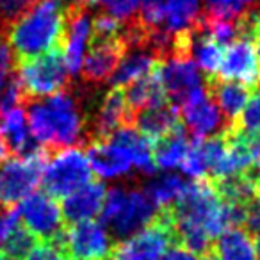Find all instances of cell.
I'll list each match as a JSON object with an SVG mask.
<instances>
[{"label": "cell", "mask_w": 260, "mask_h": 260, "mask_svg": "<svg viewBox=\"0 0 260 260\" xmlns=\"http://www.w3.org/2000/svg\"><path fill=\"white\" fill-rule=\"evenodd\" d=\"M182 125L191 132L194 139L216 138L223 134V130L226 128V121L219 107L207 93V89L182 105Z\"/></svg>", "instance_id": "9a60e30c"}, {"label": "cell", "mask_w": 260, "mask_h": 260, "mask_svg": "<svg viewBox=\"0 0 260 260\" xmlns=\"http://www.w3.org/2000/svg\"><path fill=\"white\" fill-rule=\"evenodd\" d=\"M237 34L239 38H246L251 41L260 62V9H255L237 20Z\"/></svg>", "instance_id": "1f68e13d"}, {"label": "cell", "mask_w": 260, "mask_h": 260, "mask_svg": "<svg viewBox=\"0 0 260 260\" xmlns=\"http://www.w3.org/2000/svg\"><path fill=\"white\" fill-rule=\"evenodd\" d=\"M180 126L182 119L180 114H178V109L175 105H171L170 102H164L160 105L138 112L134 118L132 128H138L139 134L145 136L153 145L155 141L166 138L168 134L175 132Z\"/></svg>", "instance_id": "e0dca14e"}, {"label": "cell", "mask_w": 260, "mask_h": 260, "mask_svg": "<svg viewBox=\"0 0 260 260\" xmlns=\"http://www.w3.org/2000/svg\"><path fill=\"white\" fill-rule=\"evenodd\" d=\"M200 16V0H164L162 29L177 34L192 27Z\"/></svg>", "instance_id": "cb8c5ba5"}, {"label": "cell", "mask_w": 260, "mask_h": 260, "mask_svg": "<svg viewBox=\"0 0 260 260\" xmlns=\"http://www.w3.org/2000/svg\"><path fill=\"white\" fill-rule=\"evenodd\" d=\"M102 9L105 15L112 16L114 20H118L121 25L134 22L139 16V4L141 0H102Z\"/></svg>", "instance_id": "4dcf8cb0"}, {"label": "cell", "mask_w": 260, "mask_h": 260, "mask_svg": "<svg viewBox=\"0 0 260 260\" xmlns=\"http://www.w3.org/2000/svg\"><path fill=\"white\" fill-rule=\"evenodd\" d=\"M160 68L150 72L148 75L141 77L136 82H132L130 86L123 87L125 91V98L126 104L130 107V112H132V118H136V114L145 109L155 107V105H160L164 102H168L166 94H164L162 89V82H160ZM134 125V123H132Z\"/></svg>", "instance_id": "44dd1931"}, {"label": "cell", "mask_w": 260, "mask_h": 260, "mask_svg": "<svg viewBox=\"0 0 260 260\" xmlns=\"http://www.w3.org/2000/svg\"><path fill=\"white\" fill-rule=\"evenodd\" d=\"M18 212L20 223L25 230L36 239V242H59L66 230L64 217L57 200L48 196L47 192L38 191L29 194Z\"/></svg>", "instance_id": "ba28073f"}, {"label": "cell", "mask_w": 260, "mask_h": 260, "mask_svg": "<svg viewBox=\"0 0 260 260\" xmlns=\"http://www.w3.org/2000/svg\"><path fill=\"white\" fill-rule=\"evenodd\" d=\"M185 187H187V182L182 177H178V175H164V177L150 182L146 185L145 192L153 202V205L157 207V210H160L171 209L180 200V196L184 194Z\"/></svg>", "instance_id": "d4e9b609"}, {"label": "cell", "mask_w": 260, "mask_h": 260, "mask_svg": "<svg viewBox=\"0 0 260 260\" xmlns=\"http://www.w3.org/2000/svg\"><path fill=\"white\" fill-rule=\"evenodd\" d=\"M91 34V13L87 6L66 4L64 38H62V52L70 75H79L86 57V43Z\"/></svg>", "instance_id": "4fadbf2b"}, {"label": "cell", "mask_w": 260, "mask_h": 260, "mask_svg": "<svg viewBox=\"0 0 260 260\" xmlns=\"http://www.w3.org/2000/svg\"><path fill=\"white\" fill-rule=\"evenodd\" d=\"M173 244L170 209L157 210L153 221L143 232L112 246L111 260H159Z\"/></svg>", "instance_id": "52a82bcc"}, {"label": "cell", "mask_w": 260, "mask_h": 260, "mask_svg": "<svg viewBox=\"0 0 260 260\" xmlns=\"http://www.w3.org/2000/svg\"><path fill=\"white\" fill-rule=\"evenodd\" d=\"M203 84H205L207 93L212 96V100L219 107L221 114H223L224 121H226V128L232 126L235 123V119L239 118L241 111L244 109L246 102H248L249 89L239 82L223 80L217 79V77H209Z\"/></svg>", "instance_id": "ac0fdd59"}, {"label": "cell", "mask_w": 260, "mask_h": 260, "mask_svg": "<svg viewBox=\"0 0 260 260\" xmlns=\"http://www.w3.org/2000/svg\"><path fill=\"white\" fill-rule=\"evenodd\" d=\"M105 141V139H104ZM107 141L114 143L116 146L123 150L132 160V166L138 168L141 173L153 175L157 171V166L153 162V152H152V143L141 136L136 128L126 126V128L116 130L114 134L107 138Z\"/></svg>", "instance_id": "ffe728a7"}, {"label": "cell", "mask_w": 260, "mask_h": 260, "mask_svg": "<svg viewBox=\"0 0 260 260\" xmlns=\"http://www.w3.org/2000/svg\"><path fill=\"white\" fill-rule=\"evenodd\" d=\"M11 155L8 150V146H6L4 139H2V136H0V162H4V160H8V157Z\"/></svg>", "instance_id": "74e56055"}, {"label": "cell", "mask_w": 260, "mask_h": 260, "mask_svg": "<svg viewBox=\"0 0 260 260\" xmlns=\"http://www.w3.org/2000/svg\"><path fill=\"white\" fill-rule=\"evenodd\" d=\"M145 4H159V2H162V0H143Z\"/></svg>", "instance_id": "60d3db41"}, {"label": "cell", "mask_w": 260, "mask_h": 260, "mask_svg": "<svg viewBox=\"0 0 260 260\" xmlns=\"http://www.w3.org/2000/svg\"><path fill=\"white\" fill-rule=\"evenodd\" d=\"M15 68H16V61L11 54V48L8 47V40L0 38V94L4 91L8 80L11 79Z\"/></svg>", "instance_id": "836d02e7"}, {"label": "cell", "mask_w": 260, "mask_h": 260, "mask_svg": "<svg viewBox=\"0 0 260 260\" xmlns=\"http://www.w3.org/2000/svg\"><path fill=\"white\" fill-rule=\"evenodd\" d=\"M36 239L25 230L22 223L18 219V212H16L15 219L11 221L8 232L4 235V241H2V253L0 255L8 256L11 260H25L27 255L30 253V249L36 246Z\"/></svg>", "instance_id": "484cf974"}, {"label": "cell", "mask_w": 260, "mask_h": 260, "mask_svg": "<svg viewBox=\"0 0 260 260\" xmlns=\"http://www.w3.org/2000/svg\"><path fill=\"white\" fill-rule=\"evenodd\" d=\"M189 145H191V139H189L187 130L184 128V125L175 130V132H171V134H168L166 138L153 143L152 152L157 170L159 168L170 170V168L180 166L189 150Z\"/></svg>", "instance_id": "603a6c76"}, {"label": "cell", "mask_w": 260, "mask_h": 260, "mask_svg": "<svg viewBox=\"0 0 260 260\" xmlns=\"http://www.w3.org/2000/svg\"><path fill=\"white\" fill-rule=\"evenodd\" d=\"M182 171L192 178H207L209 177V157L205 150V139H191V145L180 164Z\"/></svg>", "instance_id": "f1b7e54d"}, {"label": "cell", "mask_w": 260, "mask_h": 260, "mask_svg": "<svg viewBox=\"0 0 260 260\" xmlns=\"http://www.w3.org/2000/svg\"><path fill=\"white\" fill-rule=\"evenodd\" d=\"M0 260H11V258H8V256H4V255H0Z\"/></svg>", "instance_id": "b9f144b4"}, {"label": "cell", "mask_w": 260, "mask_h": 260, "mask_svg": "<svg viewBox=\"0 0 260 260\" xmlns=\"http://www.w3.org/2000/svg\"><path fill=\"white\" fill-rule=\"evenodd\" d=\"M20 87L23 93V104L57 94L70 86V72L66 68L62 50L18 62Z\"/></svg>", "instance_id": "277c9868"}, {"label": "cell", "mask_w": 260, "mask_h": 260, "mask_svg": "<svg viewBox=\"0 0 260 260\" xmlns=\"http://www.w3.org/2000/svg\"><path fill=\"white\" fill-rule=\"evenodd\" d=\"M40 0H0V38L8 34Z\"/></svg>", "instance_id": "f546056e"}, {"label": "cell", "mask_w": 260, "mask_h": 260, "mask_svg": "<svg viewBox=\"0 0 260 260\" xmlns=\"http://www.w3.org/2000/svg\"><path fill=\"white\" fill-rule=\"evenodd\" d=\"M249 177H251L253 187H255V196H256V200H260V168L253 170L251 173H249Z\"/></svg>", "instance_id": "8d00e7d4"}, {"label": "cell", "mask_w": 260, "mask_h": 260, "mask_svg": "<svg viewBox=\"0 0 260 260\" xmlns=\"http://www.w3.org/2000/svg\"><path fill=\"white\" fill-rule=\"evenodd\" d=\"M66 4L61 0H40L8 34L16 64L40 55L62 50Z\"/></svg>", "instance_id": "7a4b0ae2"}, {"label": "cell", "mask_w": 260, "mask_h": 260, "mask_svg": "<svg viewBox=\"0 0 260 260\" xmlns=\"http://www.w3.org/2000/svg\"><path fill=\"white\" fill-rule=\"evenodd\" d=\"M123 32L114 40H89V52L82 62V86L98 87L112 77L125 55Z\"/></svg>", "instance_id": "7c38bea8"}, {"label": "cell", "mask_w": 260, "mask_h": 260, "mask_svg": "<svg viewBox=\"0 0 260 260\" xmlns=\"http://www.w3.org/2000/svg\"><path fill=\"white\" fill-rule=\"evenodd\" d=\"M159 260H198V256L192 255L191 251H187L182 246H171Z\"/></svg>", "instance_id": "e575fe53"}, {"label": "cell", "mask_w": 260, "mask_h": 260, "mask_svg": "<svg viewBox=\"0 0 260 260\" xmlns=\"http://www.w3.org/2000/svg\"><path fill=\"white\" fill-rule=\"evenodd\" d=\"M59 246L68 260H107L112 251V241L104 224L82 221L66 226Z\"/></svg>", "instance_id": "9c48e42d"}, {"label": "cell", "mask_w": 260, "mask_h": 260, "mask_svg": "<svg viewBox=\"0 0 260 260\" xmlns=\"http://www.w3.org/2000/svg\"><path fill=\"white\" fill-rule=\"evenodd\" d=\"M255 249H256V260H260V234L255 235Z\"/></svg>", "instance_id": "f35d334b"}, {"label": "cell", "mask_w": 260, "mask_h": 260, "mask_svg": "<svg viewBox=\"0 0 260 260\" xmlns=\"http://www.w3.org/2000/svg\"><path fill=\"white\" fill-rule=\"evenodd\" d=\"M16 216V209H11V210H0V246H2V241H4V235L8 232L9 224L11 221L15 219Z\"/></svg>", "instance_id": "d590c367"}, {"label": "cell", "mask_w": 260, "mask_h": 260, "mask_svg": "<svg viewBox=\"0 0 260 260\" xmlns=\"http://www.w3.org/2000/svg\"><path fill=\"white\" fill-rule=\"evenodd\" d=\"M160 82L171 105H184L205 89L196 64L187 57H171L160 64Z\"/></svg>", "instance_id": "8fae6325"}, {"label": "cell", "mask_w": 260, "mask_h": 260, "mask_svg": "<svg viewBox=\"0 0 260 260\" xmlns=\"http://www.w3.org/2000/svg\"><path fill=\"white\" fill-rule=\"evenodd\" d=\"M200 260H217V258H216V256L212 255V251H209V253H205V255H203V256H202V258H200Z\"/></svg>", "instance_id": "ab89813d"}, {"label": "cell", "mask_w": 260, "mask_h": 260, "mask_svg": "<svg viewBox=\"0 0 260 260\" xmlns=\"http://www.w3.org/2000/svg\"><path fill=\"white\" fill-rule=\"evenodd\" d=\"M105 200V185L100 180H91L75 192L68 194L62 202V217L66 226L82 221H91L102 212Z\"/></svg>", "instance_id": "2e32d148"}, {"label": "cell", "mask_w": 260, "mask_h": 260, "mask_svg": "<svg viewBox=\"0 0 260 260\" xmlns=\"http://www.w3.org/2000/svg\"><path fill=\"white\" fill-rule=\"evenodd\" d=\"M87 160L98 177L112 178L126 175L132 168L130 157L111 141H93L87 145Z\"/></svg>", "instance_id": "d6986e66"}, {"label": "cell", "mask_w": 260, "mask_h": 260, "mask_svg": "<svg viewBox=\"0 0 260 260\" xmlns=\"http://www.w3.org/2000/svg\"><path fill=\"white\" fill-rule=\"evenodd\" d=\"M102 224L111 228L116 239H128L143 226H148L157 214V207L145 191L112 187L105 192L102 207Z\"/></svg>", "instance_id": "3957f363"}, {"label": "cell", "mask_w": 260, "mask_h": 260, "mask_svg": "<svg viewBox=\"0 0 260 260\" xmlns=\"http://www.w3.org/2000/svg\"><path fill=\"white\" fill-rule=\"evenodd\" d=\"M48 159V153H40L0 162V210L15 209L16 203L32 194L41 182Z\"/></svg>", "instance_id": "8992f818"}, {"label": "cell", "mask_w": 260, "mask_h": 260, "mask_svg": "<svg viewBox=\"0 0 260 260\" xmlns=\"http://www.w3.org/2000/svg\"><path fill=\"white\" fill-rule=\"evenodd\" d=\"M91 87H66L43 100L25 102L30 136L50 155L73 146H87L86 94Z\"/></svg>", "instance_id": "6da1fadb"}, {"label": "cell", "mask_w": 260, "mask_h": 260, "mask_svg": "<svg viewBox=\"0 0 260 260\" xmlns=\"http://www.w3.org/2000/svg\"><path fill=\"white\" fill-rule=\"evenodd\" d=\"M134 118L126 104L123 87H111L87 114V145L104 141L116 130L132 126Z\"/></svg>", "instance_id": "30bf717a"}, {"label": "cell", "mask_w": 260, "mask_h": 260, "mask_svg": "<svg viewBox=\"0 0 260 260\" xmlns=\"http://www.w3.org/2000/svg\"><path fill=\"white\" fill-rule=\"evenodd\" d=\"M226 130H232V132H237V134L244 136V138L258 139L260 141V86L255 87L253 93H249L248 102H246L239 118Z\"/></svg>", "instance_id": "4316f807"}, {"label": "cell", "mask_w": 260, "mask_h": 260, "mask_svg": "<svg viewBox=\"0 0 260 260\" xmlns=\"http://www.w3.org/2000/svg\"><path fill=\"white\" fill-rule=\"evenodd\" d=\"M260 8V0H205L203 15L210 18L237 22L248 13Z\"/></svg>", "instance_id": "83f0119b"}, {"label": "cell", "mask_w": 260, "mask_h": 260, "mask_svg": "<svg viewBox=\"0 0 260 260\" xmlns=\"http://www.w3.org/2000/svg\"><path fill=\"white\" fill-rule=\"evenodd\" d=\"M210 251L217 260H256L255 237L242 226L221 234L214 241Z\"/></svg>", "instance_id": "7402d4cb"}, {"label": "cell", "mask_w": 260, "mask_h": 260, "mask_svg": "<svg viewBox=\"0 0 260 260\" xmlns=\"http://www.w3.org/2000/svg\"><path fill=\"white\" fill-rule=\"evenodd\" d=\"M217 79L239 82L253 89L260 86V62L251 41L237 38L224 48Z\"/></svg>", "instance_id": "5bb4252c"}, {"label": "cell", "mask_w": 260, "mask_h": 260, "mask_svg": "<svg viewBox=\"0 0 260 260\" xmlns=\"http://www.w3.org/2000/svg\"><path fill=\"white\" fill-rule=\"evenodd\" d=\"M25 260H68L59 242H38Z\"/></svg>", "instance_id": "d6a6232c"}, {"label": "cell", "mask_w": 260, "mask_h": 260, "mask_svg": "<svg viewBox=\"0 0 260 260\" xmlns=\"http://www.w3.org/2000/svg\"><path fill=\"white\" fill-rule=\"evenodd\" d=\"M93 175L84 148L73 146L55 152L43 170V192L54 200L66 198L82 185L89 184Z\"/></svg>", "instance_id": "5b68a950"}]
</instances>
